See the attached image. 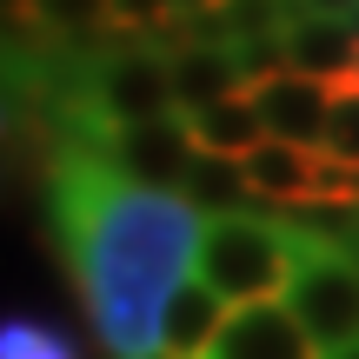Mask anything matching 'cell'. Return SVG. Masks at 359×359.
<instances>
[{
  "instance_id": "5",
  "label": "cell",
  "mask_w": 359,
  "mask_h": 359,
  "mask_svg": "<svg viewBox=\"0 0 359 359\" xmlns=\"http://www.w3.org/2000/svg\"><path fill=\"white\" fill-rule=\"evenodd\" d=\"M206 359H326V346L299 326L286 299H259V306H233L226 326L213 333Z\"/></svg>"
},
{
  "instance_id": "10",
  "label": "cell",
  "mask_w": 359,
  "mask_h": 359,
  "mask_svg": "<svg viewBox=\"0 0 359 359\" xmlns=\"http://www.w3.org/2000/svg\"><path fill=\"white\" fill-rule=\"evenodd\" d=\"M226 313H233V306L213 293V286L187 280V286L167 299V320H160V359H206L213 333L226 326Z\"/></svg>"
},
{
  "instance_id": "6",
  "label": "cell",
  "mask_w": 359,
  "mask_h": 359,
  "mask_svg": "<svg viewBox=\"0 0 359 359\" xmlns=\"http://www.w3.org/2000/svg\"><path fill=\"white\" fill-rule=\"evenodd\" d=\"M246 100L259 107L266 140H293V147H320V140H326V114H333V87H326V80L280 67V74L253 80Z\"/></svg>"
},
{
  "instance_id": "4",
  "label": "cell",
  "mask_w": 359,
  "mask_h": 359,
  "mask_svg": "<svg viewBox=\"0 0 359 359\" xmlns=\"http://www.w3.org/2000/svg\"><path fill=\"white\" fill-rule=\"evenodd\" d=\"M100 147L107 160H114L127 180H140V187H160V193H173V187H187V173H193V127H187V114H160V120H133V127H114V133H100Z\"/></svg>"
},
{
  "instance_id": "16",
  "label": "cell",
  "mask_w": 359,
  "mask_h": 359,
  "mask_svg": "<svg viewBox=\"0 0 359 359\" xmlns=\"http://www.w3.org/2000/svg\"><path fill=\"white\" fill-rule=\"evenodd\" d=\"M326 154L359 160V80H339L333 87V114H326Z\"/></svg>"
},
{
  "instance_id": "12",
  "label": "cell",
  "mask_w": 359,
  "mask_h": 359,
  "mask_svg": "<svg viewBox=\"0 0 359 359\" xmlns=\"http://www.w3.org/2000/svg\"><path fill=\"white\" fill-rule=\"evenodd\" d=\"M187 200L206 206V213H246L253 187H246V167L233 154H193V173H187Z\"/></svg>"
},
{
  "instance_id": "14",
  "label": "cell",
  "mask_w": 359,
  "mask_h": 359,
  "mask_svg": "<svg viewBox=\"0 0 359 359\" xmlns=\"http://www.w3.org/2000/svg\"><path fill=\"white\" fill-rule=\"evenodd\" d=\"M27 27L87 34V27H107V0H27Z\"/></svg>"
},
{
  "instance_id": "3",
  "label": "cell",
  "mask_w": 359,
  "mask_h": 359,
  "mask_svg": "<svg viewBox=\"0 0 359 359\" xmlns=\"http://www.w3.org/2000/svg\"><path fill=\"white\" fill-rule=\"evenodd\" d=\"M286 306L299 313V326H306L326 353L353 346L359 339V259L339 240L313 233V246L299 253L293 286H286Z\"/></svg>"
},
{
  "instance_id": "17",
  "label": "cell",
  "mask_w": 359,
  "mask_h": 359,
  "mask_svg": "<svg viewBox=\"0 0 359 359\" xmlns=\"http://www.w3.org/2000/svg\"><path fill=\"white\" fill-rule=\"evenodd\" d=\"M326 359H359V339H353V346H339V353H326Z\"/></svg>"
},
{
  "instance_id": "11",
  "label": "cell",
  "mask_w": 359,
  "mask_h": 359,
  "mask_svg": "<svg viewBox=\"0 0 359 359\" xmlns=\"http://www.w3.org/2000/svg\"><path fill=\"white\" fill-rule=\"evenodd\" d=\"M187 127H193V147H206V154H233V160H246L259 140H266V127H259V107L246 100V93L213 100V107H193Z\"/></svg>"
},
{
  "instance_id": "2",
  "label": "cell",
  "mask_w": 359,
  "mask_h": 359,
  "mask_svg": "<svg viewBox=\"0 0 359 359\" xmlns=\"http://www.w3.org/2000/svg\"><path fill=\"white\" fill-rule=\"evenodd\" d=\"M306 246H313V226H286V219H266V213H206L193 280L213 286L226 306L286 299Z\"/></svg>"
},
{
  "instance_id": "15",
  "label": "cell",
  "mask_w": 359,
  "mask_h": 359,
  "mask_svg": "<svg viewBox=\"0 0 359 359\" xmlns=\"http://www.w3.org/2000/svg\"><path fill=\"white\" fill-rule=\"evenodd\" d=\"M173 20V0H107V34L114 40H154Z\"/></svg>"
},
{
  "instance_id": "1",
  "label": "cell",
  "mask_w": 359,
  "mask_h": 359,
  "mask_svg": "<svg viewBox=\"0 0 359 359\" xmlns=\"http://www.w3.org/2000/svg\"><path fill=\"white\" fill-rule=\"evenodd\" d=\"M47 219L100 346L160 359V320L200 259L206 206L127 180L93 140H60L47 160Z\"/></svg>"
},
{
  "instance_id": "13",
  "label": "cell",
  "mask_w": 359,
  "mask_h": 359,
  "mask_svg": "<svg viewBox=\"0 0 359 359\" xmlns=\"http://www.w3.org/2000/svg\"><path fill=\"white\" fill-rule=\"evenodd\" d=\"M0 359H80V353L67 346V333H53L47 320L13 313V320L0 326Z\"/></svg>"
},
{
  "instance_id": "8",
  "label": "cell",
  "mask_w": 359,
  "mask_h": 359,
  "mask_svg": "<svg viewBox=\"0 0 359 359\" xmlns=\"http://www.w3.org/2000/svg\"><path fill=\"white\" fill-rule=\"evenodd\" d=\"M173 93H180V114L246 93L240 47H233V40H187V47L173 53Z\"/></svg>"
},
{
  "instance_id": "7",
  "label": "cell",
  "mask_w": 359,
  "mask_h": 359,
  "mask_svg": "<svg viewBox=\"0 0 359 359\" xmlns=\"http://www.w3.org/2000/svg\"><path fill=\"white\" fill-rule=\"evenodd\" d=\"M280 40H286V67H293V74H313V80H326V87L359 80V27L346 13L293 7L280 20Z\"/></svg>"
},
{
  "instance_id": "9",
  "label": "cell",
  "mask_w": 359,
  "mask_h": 359,
  "mask_svg": "<svg viewBox=\"0 0 359 359\" xmlns=\"http://www.w3.org/2000/svg\"><path fill=\"white\" fill-rule=\"evenodd\" d=\"M253 200L266 206H313V180H320V147H293V140H259L240 160Z\"/></svg>"
}]
</instances>
